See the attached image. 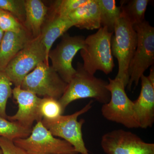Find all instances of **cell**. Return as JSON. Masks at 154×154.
I'll return each mask as SVG.
<instances>
[{"mask_svg":"<svg viewBox=\"0 0 154 154\" xmlns=\"http://www.w3.org/2000/svg\"><path fill=\"white\" fill-rule=\"evenodd\" d=\"M113 34L106 27H101L85 38V47L80 50V54L83 69L90 74L94 75L99 70L108 75L113 71L114 63L111 42Z\"/></svg>","mask_w":154,"mask_h":154,"instance_id":"1","label":"cell"},{"mask_svg":"<svg viewBox=\"0 0 154 154\" xmlns=\"http://www.w3.org/2000/svg\"><path fill=\"white\" fill-rule=\"evenodd\" d=\"M76 70V72L58 100L63 113L69 104L78 99L92 98L103 105L109 102L110 94L106 87L108 82L86 72L82 64L78 63Z\"/></svg>","mask_w":154,"mask_h":154,"instance_id":"2","label":"cell"},{"mask_svg":"<svg viewBox=\"0 0 154 154\" xmlns=\"http://www.w3.org/2000/svg\"><path fill=\"white\" fill-rule=\"evenodd\" d=\"M113 33L111 51L118 63V73L115 78L122 81L126 87L129 80L130 63L137 45V34L132 24L122 12L116 23Z\"/></svg>","mask_w":154,"mask_h":154,"instance_id":"3","label":"cell"},{"mask_svg":"<svg viewBox=\"0 0 154 154\" xmlns=\"http://www.w3.org/2000/svg\"><path fill=\"white\" fill-rule=\"evenodd\" d=\"M108 80L106 87L110 92V99L101 108L103 117L127 128H140L134 110L133 101L127 95L124 84L116 78H109Z\"/></svg>","mask_w":154,"mask_h":154,"instance_id":"4","label":"cell"},{"mask_svg":"<svg viewBox=\"0 0 154 154\" xmlns=\"http://www.w3.org/2000/svg\"><path fill=\"white\" fill-rule=\"evenodd\" d=\"M137 36V43L134 55L128 68V90L138 85L141 77L154 63V28L146 20L133 25Z\"/></svg>","mask_w":154,"mask_h":154,"instance_id":"5","label":"cell"},{"mask_svg":"<svg viewBox=\"0 0 154 154\" xmlns=\"http://www.w3.org/2000/svg\"><path fill=\"white\" fill-rule=\"evenodd\" d=\"M91 100L81 110L71 115H60L53 119H42V123L51 134L68 142L78 154H90L83 137L82 128L85 120L78 121L80 115L88 112L93 106Z\"/></svg>","mask_w":154,"mask_h":154,"instance_id":"6","label":"cell"},{"mask_svg":"<svg viewBox=\"0 0 154 154\" xmlns=\"http://www.w3.org/2000/svg\"><path fill=\"white\" fill-rule=\"evenodd\" d=\"M13 141L28 154H78L70 144L54 136L41 121L36 122L28 137Z\"/></svg>","mask_w":154,"mask_h":154,"instance_id":"7","label":"cell"},{"mask_svg":"<svg viewBox=\"0 0 154 154\" xmlns=\"http://www.w3.org/2000/svg\"><path fill=\"white\" fill-rule=\"evenodd\" d=\"M42 62L49 64L39 36L31 39L10 62L4 72L12 84L19 87L24 78Z\"/></svg>","mask_w":154,"mask_h":154,"instance_id":"8","label":"cell"},{"mask_svg":"<svg viewBox=\"0 0 154 154\" xmlns=\"http://www.w3.org/2000/svg\"><path fill=\"white\" fill-rule=\"evenodd\" d=\"M67 85L52 66L42 62L24 78L20 87L37 96L59 100Z\"/></svg>","mask_w":154,"mask_h":154,"instance_id":"9","label":"cell"},{"mask_svg":"<svg viewBox=\"0 0 154 154\" xmlns=\"http://www.w3.org/2000/svg\"><path fill=\"white\" fill-rule=\"evenodd\" d=\"M101 145L106 154H154V143L145 142L137 135L121 129L103 135Z\"/></svg>","mask_w":154,"mask_h":154,"instance_id":"10","label":"cell"},{"mask_svg":"<svg viewBox=\"0 0 154 154\" xmlns=\"http://www.w3.org/2000/svg\"><path fill=\"white\" fill-rule=\"evenodd\" d=\"M62 36L56 48L50 51L48 59L51 60L53 68L68 84L76 72L72 63L78 51L85 47V38L81 36H70L67 33Z\"/></svg>","mask_w":154,"mask_h":154,"instance_id":"11","label":"cell"},{"mask_svg":"<svg viewBox=\"0 0 154 154\" xmlns=\"http://www.w3.org/2000/svg\"><path fill=\"white\" fill-rule=\"evenodd\" d=\"M12 95L18 105L17 113L7 119L15 122L25 128L32 129L34 122L41 121L38 113V106L41 98L30 91L24 90L20 86L13 89Z\"/></svg>","mask_w":154,"mask_h":154,"instance_id":"12","label":"cell"},{"mask_svg":"<svg viewBox=\"0 0 154 154\" xmlns=\"http://www.w3.org/2000/svg\"><path fill=\"white\" fill-rule=\"evenodd\" d=\"M140 80V93L133 101L134 110L140 128L146 129L152 127L154 122V87L144 75Z\"/></svg>","mask_w":154,"mask_h":154,"instance_id":"13","label":"cell"},{"mask_svg":"<svg viewBox=\"0 0 154 154\" xmlns=\"http://www.w3.org/2000/svg\"><path fill=\"white\" fill-rule=\"evenodd\" d=\"M33 39L25 28L17 33L5 32L0 45V71Z\"/></svg>","mask_w":154,"mask_h":154,"instance_id":"14","label":"cell"},{"mask_svg":"<svg viewBox=\"0 0 154 154\" xmlns=\"http://www.w3.org/2000/svg\"><path fill=\"white\" fill-rule=\"evenodd\" d=\"M74 25L68 17L58 15L52 8L50 19L45 23L39 37L46 52L47 59L53 45L59 37L63 36Z\"/></svg>","mask_w":154,"mask_h":154,"instance_id":"15","label":"cell"},{"mask_svg":"<svg viewBox=\"0 0 154 154\" xmlns=\"http://www.w3.org/2000/svg\"><path fill=\"white\" fill-rule=\"evenodd\" d=\"M25 19L23 24L32 38L40 35L46 21L48 8L40 0L25 1Z\"/></svg>","mask_w":154,"mask_h":154,"instance_id":"16","label":"cell"},{"mask_svg":"<svg viewBox=\"0 0 154 154\" xmlns=\"http://www.w3.org/2000/svg\"><path fill=\"white\" fill-rule=\"evenodd\" d=\"M68 17L74 26L80 29L93 30L101 27L100 11L96 0H88Z\"/></svg>","mask_w":154,"mask_h":154,"instance_id":"17","label":"cell"},{"mask_svg":"<svg viewBox=\"0 0 154 154\" xmlns=\"http://www.w3.org/2000/svg\"><path fill=\"white\" fill-rule=\"evenodd\" d=\"M100 11L101 27H106L108 31H114L116 21L120 17V7L114 0H96Z\"/></svg>","mask_w":154,"mask_h":154,"instance_id":"18","label":"cell"},{"mask_svg":"<svg viewBox=\"0 0 154 154\" xmlns=\"http://www.w3.org/2000/svg\"><path fill=\"white\" fill-rule=\"evenodd\" d=\"M149 0H130L120 2L122 13L133 25L142 23L145 20Z\"/></svg>","mask_w":154,"mask_h":154,"instance_id":"19","label":"cell"},{"mask_svg":"<svg viewBox=\"0 0 154 154\" xmlns=\"http://www.w3.org/2000/svg\"><path fill=\"white\" fill-rule=\"evenodd\" d=\"M31 130L32 129L25 128L0 116V137L12 140L17 138H25L30 135Z\"/></svg>","mask_w":154,"mask_h":154,"instance_id":"20","label":"cell"},{"mask_svg":"<svg viewBox=\"0 0 154 154\" xmlns=\"http://www.w3.org/2000/svg\"><path fill=\"white\" fill-rule=\"evenodd\" d=\"M38 113L42 119H53L62 115L63 112L58 100L43 98L39 103Z\"/></svg>","mask_w":154,"mask_h":154,"instance_id":"21","label":"cell"},{"mask_svg":"<svg viewBox=\"0 0 154 154\" xmlns=\"http://www.w3.org/2000/svg\"><path fill=\"white\" fill-rule=\"evenodd\" d=\"M0 10L11 14L23 25L25 19V1L0 0Z\"/></svg>","mask_w":154,"mask_h":154,"instance_id":"22","label":"cell"},{"mask_svg":"<svg viewBox=\"0 0 154 154\" xmlns=\"http://www.w3.org/2000/svg\"><path fill=\"white\" fill-rule=\"evenodd\" d=\"M12 84L5 72L0 71V116L5 119L8 116L6 113L7 103L13 94Z\"/></svg>","mask_w":154,"mask_h":154,"instance_id":"23","label":"cell"},{"mask_svg":"<svg viewBox=\"0 0 154 154\" xmlns=\"http://www.w3.org/2000/svg\"><path fill=\"white\" fill-rule=\"evenodd\" d=\"M88 0H62L56 1L53 8L55 13L62 17H68L70 14Z\"/></svg>","mask_w":154,"mask_h":154,"instance_id":"24","label":"cell"},{"mask_svg":"<svg viewBox=\"0 0 154 154\" xmlns=\"http://www.w3.org/2000/svg\"><path fill=\"white\" fill-rule=\"evenodd\" d=\"M24 28L23 25L8 12L2 11L0 17V28L4 32L17 33Z\"/></svg>","mask_w":154,"mask_h":154,"instance_id":"25","label":"cell"},{"mask_svg":"<svg viewBox=\"0 0 154 154\" xmlns=\"http://www.w3.org/2000/svg\"><path fill=\"white\" fill-rule=\"evenodd\" d=\"M0 149L2 154H28L14 144V141L0 137Z\"/></svg>","mask_w":154,"mask_h":154,"instance_id":"26","label":"cell"},{"mask_svg":"<svg viewBox=\"0 0 154 154\" xmlns=\"http://www.w3.org/2000/svg\"><path fill=\"white\" fill-rule=\"evenodd\" d=\"M147 77L149 82L151 83L152 85L154 87V68L153 66L151 68L149 75Z\"/></svg>","mask_w":154,"mask_h":154,"instance_id":"27","label":"cell"},{"mask_svg":"<svg viewBox=\"0 0 154 154\" xmlns=\"http://www.w3.org/2000/svg\"><path fill=\"white\" fill-rule=\"evenodd\" d=\"M4 34H5V32L0 28V45H1V42H2V40Z\"/></svg>","mask_w":154,"mask_h":154,"instance_id":"28","label":"cell"},{"mask_svg":"<svg viewBox=\"0 0 154 154\" xmlns=\"http://www.w3.org/2000/svg\"><path fill=\"white\" fill-rule=\"evenodd\" d=\"M0 154H2V150L0 149Z\"/></svg>","mask_w":154,"mask_h":154,"instance_id":"29","label":"cell"},{"mask_svg":"<svg viewBox=\"0 0 154 154\" xmlns=\"http://www.w3.org/2000/svg\"><path fill=\"white\" fill-rule=\"evenodd\" d=\"M2 10H0V17H1V14H2Z\"/></svg>","mask_w":154,"mask_h":154,"instance_id":"30","label":"cell"}]
</instances>
